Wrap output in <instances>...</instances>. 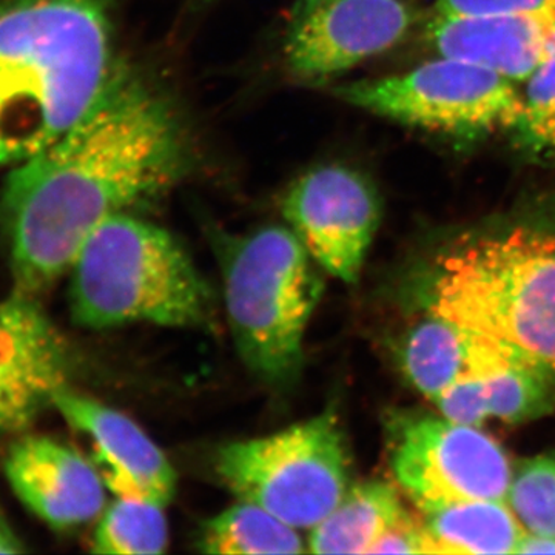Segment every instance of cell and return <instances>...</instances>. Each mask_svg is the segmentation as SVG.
I'll use <instances>...</instances> for the list:
<instances>
[{"label":"cell","mask_w":555,"mask_h":555,"mask_svg":"<svg viewBox=\"0 0 555 555\" xmlns=\"http://www.w3.org/2000/svg\"><path fill=\"white\" fill-rule=\"evenodd\" d=\"M429 554H516L526 529L506 500H470L425 513Z\"/></svg>","instance_id":"2e32d148"},{"label":"cell","mask_w":555,"mask_h":555,"mask_svg":"<svg viewBox=\"0 0 555 555\" xmlns=\"http://www.w3.org/2000/svg\"><path fill=\"white\" fill-rule=\"evenodd\" d=\"M163 505L116 496L98 521L91 551L108 555H152L166 553L169 525Z\"/></svg>","instance_id":"ffe728a7"},{"label":"cell","mask_w":555,"mask_h":555,"mask_svg":"<svg viewBox=\"0 0 555 555\" xmlns=\"http://www.w3.org/2000/svg\"><path fill=\"white\" fill-rule=\"evenodd\" d=\"M124 68L108 0L0 2V167L75 129Z\"/></svg>","instance_id":"7a4b0ae2"},{"label":"cell","mask_w":555,"mask_h":555,"mask_svg":"<svg viewBox=\"0 0 555 555\" xmlns=\"http://www.w3.org/2000/svg\"><path fill=\"white\" fill-rule=\"evenodd\" d=\"M53 408L73 429L89 438L94 466L108 491L124 499L169 505L177 473L138 423L69 386L54 396Z\"/></svg>","instance_id":"7c38bea8"},{"label":"cell","mask_w":555,"mask_h":555,"mask_svg":"<svg viewBox=\"0 0 555 555\" xmlns=\"http://www.w3.org/2000/svg\"><path fill=\"white\" fill-rule=\"evenodd\" d=\"M506 502L526 531L555 539V451L513 467Z\"/></svg>","instance_id":"7402d4cb"},{"label":"cell","mask_w":555,"mask_h":555,"mask_svg":"<svg viewBox=\"0 0 555 555\" xmlns=\"http://www.w3.org/2000/svg\"><path fill=\"white\" fill-rule=\"evenodd\" d=\"M339 101L401 126L454 138H480L516 127L520 83L465 57L436 60L385 78L331 86Z\"/></svg>","instance_id":"52a82bcc"},{"label":"cell","mask_w":555,"mask_h":555,"mask_svg":"<svg viewBox=\"0 0 555 555\" xmlns=\"http://www.w3.org/2000/svg\"><path fill=\"white\" fill-rule=\"evenodd\" d=\"M199 550L206 554L272 555L308 551L298 529L264 507L241 500L204 525Z\"/></svg>","instance_id":"d6986e66"},{"label":"cell","mask_w":555,"mask_h":555,"mask_svg":"<svg viewBox=\"0 0 555 555\" xmlns=\"http://www.w3.org/2000/svg\"><path fill=\"white\" fill-rule=\"evenodd\" d=\"M423 297L433 315L555 367V230L517 224L455 241Z\"/></svg>","instance_id":"3957f363"},{"label":"cell","mask_w":555,"mask_h":555,"mask_svg":"<svg viewBox=\"0 0 555 555\" xmlns=\"http://www.w3.org/2000/svg\"><path fill=\"white\" fill-rule=\"evenodd\" d=\"M406 0H294L283 62L295 82L332 86L397 47L414 27Z\"/></svg>","instance_id":"9c48e42d"},{"label":"cell","mask_w":555,"mask_h":555,"mask_svg":"<svg viewBox=\"0 0 555 555\" xmlns=\"http://www.w3.org/2000/svg\"><path fill=\"white\" fill-rule=\"evenodd\" d=\"M516 554H555V539L525 531Z\"/></svg>","instance_id":"484cf974"},{"label":"cell","mask_w":555,"mask_h":555,"mask_svg":"<svg viewBox=\"0 0 555 555\" xmlns=\"http://www.w3.org/2000/svg\"><path fill=\"white\" fill-rule=\"evenodd\" d=\"M404 511L393 486L383 481L352 485L341 502L310 529L308 551L369 554Z\"/></svg>","instance_id":"e0dca14e"},{"label":"cell","mask_w":555,"mask_h":555,"mask_svg":"<svg viewBox=\"0 0 555 555\" xmlns=\"http://www.w3.org/2000/svg\"><path fill=\"white\" fill-rule=\"evenodd\" d=\"M369 554H429L423 521L404 511L396 524L379 537Z\"/></svg>","instance_id":"cb8c5ba5"},{"label":"cell","mask_w":555,"mask_h":555,"mask_svg":"<svg viewBox=\"0 0 555 555\" xmlns=\"http://www.w3.org/2000/svg\"><path fill=\"white\" fill-rule=\"evenodd\" d=\"M427 38L437 54L478 62L520 83L555 57V5L500 16L434 14Z\"/></svg>","instance_id":"5bb4252c"},{"label":"cell","mask_w":555,"mask_h":555,"mask_svg":"<svg viewBox=\"0 0 555 555\" xmlns=\"http://www.w3.org/2000/svg\"><path fill=\"white\" fill-rule=\"evenodd\" d=\"M387 448L393 478L423 513L507 499L513 466L505 449L480 426L443 415L393 414Z\"/></svg>","instance_id":"ba28073f"},{"label":"cell","mask_w":555,"mask_h":555,"mask_svg":"<svg viewBox=\"0 0 555 555\" xmlns=\"http://www.w3.org/2000/svg\"><path fill=\"white\" fill-rule=\"evenodd\" d=\"M281 211L318 268L356 283L382 219L377 190L364 175L343 164L313 167L292 182Z\"/></svg>","instance_id":"30bf717a"},{"label":"cell","mask_w":555,"mask_h":555,"mask_svg":"<svg viewBox=\"0 0 555 555\" xmlns=\"http://www.w3.org/2000/svg\"><path fill=\"white\" fill-rule=\"evenodd\" d=\"M473 332L429 313L409 332L401 346V366L418 392L436 400L466 374Z\"/></svg>","instance_id":"ac0fdd59"},{"label":"cell","mask_w":555,"mask_h":555,"mask_svg":"<svg viewBox=\"0 0 555 555\" xmlns=\"http://www.w3.org/2000/svg\"><path fill=\"white\" fill-rule=\"evenodd\" d=\"M555 5V0H437L440 16H500Z\"/></svg>","instance_id":"603a6c76"},{"label":"cell","mask_w":555,"mask_h":555,"mask_svg":"<svg viewBox=\"0 0 555 555\" xmlns=\"http://www.w3.org/2000/svg\"><path fill=\"white\" fill-rule=\"evenodd\" d=\"M521 112L511 134L532 160H555V57L520 82Z\"/></svg>","instance_id":"44dd1931"},{"label":"cell","mask_w":555,"mask_h":555,"mask_svg":"<svg viewBox=\"0 0 555 555\" xmlns=\"http://www.w3.org/2000/svg\"><path fill=\"white\" fill-rule=\"evenodd\" d=\"M206 2H211V0H206Z\"/></svg>","instance_id":"4316f807"},{"label":"cell","mask_w":555,"mask_h":555,"mask_svg":"<svg viewBox=\"0 0 555 555\" xmlns=\"http://www.w3.org/2000/svg\"><path fill=\"white\" fill-rule=\"evenodd\" d=\"M68 273L69 312L79 326L214 323V292L188 251L167 230L127 211L91 233Z\"/></svg>","instance_id":"277c9868"},{"label":"cell","mask_w":555,"mask_h":555,"mask_svg":"<svg viewBox=\"0 0 555 555\" xmlns=\"http://www.w3.org/2000/svg\"><path fill=\"white\" fill-rule=\"evenodd\" d=\"M463 377L476 385L488 420L518 423L555 409V367L489 335L473 332Z\"/></svg>","instance_id":"9a60e30c"},{"label":"cell","mask_w":555,"mask_h":555,"mask_svg":"<svg viewBox=\"0 0 555 555\" xmlns=\"http://www.w3.org/2000/svg\"><path fill=\"white\" fill-rule=\"evenodd\" d=\"M236 350L248 371L272 387L297 382L310 318L324 283L288 225H268L215 241Z\"/></svg>","instance_id":"5b68a950"},{"label":"cell","mask_w":555,"mask_h":555,"mask_svg":"<svg viewBox=\"0 0 555 555\" xmlns=\"http://www.w3.org/2000/svg\"><path fill=\"white\" fill-rule=\"evenodd\" d=\"M67 343L36 301L14 294L0 302V436L30 426L68 386Z\"/></svg>","instance_id":"8fae6325"},{"label":"cell","mask_w":555,"mask_h":555,"mask_svg":"<svg viewBox=\"0 0 555 555\" xmlns=\"http://www.w3.org/2000/svg\"><path fill=\"white\" fill-rule=\"evenodd\" d=\"M192 164L173 101L124 68L75 129L7 178L0 218L14 294L36 297L53 286L105 219L158 198Z\"/></svg>","instance_id":"6da1fadb"},{"label":"cell","mask_w":555,"mask_h":555,"mask_svg":"<svg viewBox=\"0 0 555 555\" xmlns=\"http://www.w3.org/2000/svg\"><path fill=\"white\" fill-rule=\"evenodd\" d=\"M3 473L22 505L54 529L78 528L105 509V486L93 462L50 437L14 440Z\"/></svg>","instance_id":"4fadbf2b"},{"label":"cell","mask_w":555,"mask_h":555,"mask_svg":"<svg viewBox=\"0 0 555 555\" xmlns=\"http://www.w3.org/2000/svg\"><path fill=\"white\" fill-rule=\"evenodd\" d=\"M25 553V543L0 505V554Z\"/></svg>","instance_id":"d4e9b609"},{"label":"cell","mask_w":555,"mask_h":555,"mask_svg":"<svg viewBox=\"0 0 555 555\" xmlns=\"http://www.w3.org/2000/svg\"><path fill=\"white\" fill-rule=\"evenodd\" d=\"M215 467L240 500L298 531L320 524L352 486L345 434L331 411L270 436L225 444Z\"/></svg>","instance_id":"8992f818"}]
</instances>
